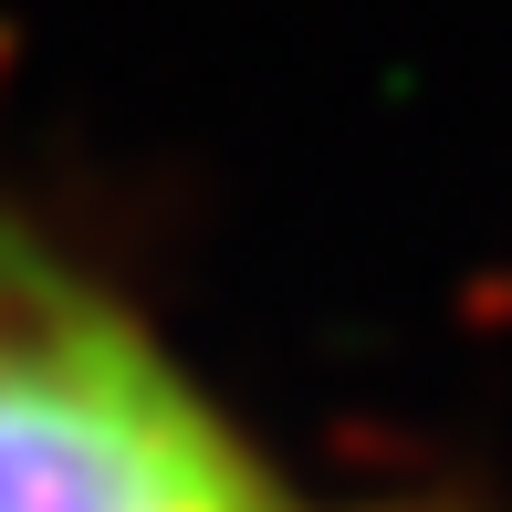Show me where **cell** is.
<instances>
[{
    "instance_id": "6da1fadb",
    "label": "cell",
    "mask_w": 512,
    "mask_h": 512,
    "mask_svg": "<svg viewBox=\"0 0 512 512\" xmlns=\"http://www.w3.org/2000/svg\"><path fill=\"white\" fill-rule=\"evenodd\" d=\"M0 512H293L199 377L0 209Z\"/></svg>"
}]
</instances>
